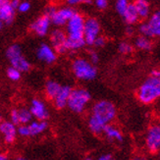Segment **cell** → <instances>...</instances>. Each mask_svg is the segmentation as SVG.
<instances>
[{
	"label": "cell",
	"mask_w": 160,
	"mask_h": 160,
	"mask_svg": "<svg viewBox=\"0 0 160 160\" xmlns=\"http://www.w3.org/2000/svg\"><path fill=\"white\" fill-rule=\"evenodd\" d=\"M116 112V107L111 101L100 100L95 103L88 119L89 130L95 135L103 133L104 127L115 119Z\"/></svg>",
	"instance_id": "obj_1"
},
{
	"label": "cell",
	"mask_w": 160,
	"mask_h": 160,
	"mask_svg": "<svg viewBox=\"0 0 160 160\" xmlns=\"http://www.w3.org/2000/svg\"><path fill=\"white\" fill-rule=\"evenodd\" d=\"M160 96V80L156 77H151L145 82L138 90V98L143 104H151L156 101Z\"/></svg>",
	"instance_id": "obj_2"
},
{
	"label": "cell",
	"mask_w": 160,
	"mask_h": 160,
	"mask_svg": "<svg viewBox=\"0 0 160 160\" xmlns=\"http://www.w3.org/2000/svg\"><path fill=\"white\" fill-rule=\"evenodd\" d=\"M90 93L85 88H72L67 106L75 113H82L90 101Z\"/></svg>",
	"instance_id": "obj_3"
},
{
	"label": "cell",
	"mask_w": 160,
	"mask_h": 160,
	"mask_svg": "<svg viewBox=\"0 0 160 160\" xmlns=\"http://www.w3.org/2000/svg\"><path fill=\"white\" fill-rule=\"evenodd\" d=\"M72 70L76 78L82 81H92L97 75V69L92 62L83 58H78L73 62Z\"/></svg>",
	"instance_id": "obj_4"
},
{
	"label": "cell",
	"mask_w": 160,
	"mask_h": 160,
	"mask_svg": "<svg viewBox=\"0 0 160 160\" xmlns=\"http://www.w3.org/2000/svg\"><path fill=\"white\" fill-rule=\"evenodd\" d=\"M7 58L9 59L12 67H15L21 72H28L31 69V64L22 54V50L19 45H11L6 52Z\"/></svg>",
	"instance_id": "obj_5"
},
{
	"label": "cell",
	"mask_w": 160,
	"mask_h": 160,
	"mask_svg": "<svg viewBox=\"0 0 160 160\" xmlns=\"http://www.w3.org/2000/svg\"><path fill=\"white\" fill-rule=\"evenodd\" d=\"M83 25H85V18L81 14L75 12L66 24L67 38H83Z\"/></svg>",
	"instance_id": "obj_6"
},
{
	"label": "cell",
	"mask_w": 160,
	"mask_h": 160,
	"mask_svg": "<svg viewBox=\"0 0 160 160\" xmlns=\"http://www.w3.org/2000/svg\"><path fill=\"white\" fill-rule=\"evenodd\" d=\"M100 32V24L95 18H88L85 20L83 25V39L86 44L93 45L95 38L99 36Z\"/></svg>",
	"instance_id": "obj_7"
},
{
	"label": "cell",
	"mask_w": 160,
	"mask_h": 160,
	"mask_svg": "<svg viewBox=\"0 0 160 160\" xmlns=\"http://www.w3.org/2000/svg\"><path fill=\"white\" fill-rule=\"evenodd\" d=\"M145 144L149 152L157 153L160 148V127L159 125L151 126L145 138Z\"/></svg>",
	"instance_id": "obj_8"
},
{
	"label": "cell",
	"mask_w": 160,
	"mask_h": 160,
	"mask_svg": "<svg viewBox=\"0 0 160 160\" xmlns=\"http://www.w3.org/2000/svg\"><path fill=\"white\" fill-rule=\"evenodd\" d=\"M51 20L47 15H43L42 17H39L31 25V30L38 34L39 37H44L47 34L48 30H49Z\"/></svg>",
	"instance_id": "obj_9"
},
{
	"label": "cell",
	"mask_w": 160,
	"mask_h": 160,
	"mask_svg": "<svg viewBox=\"0 0 160 160\" xmlns=\"http://www.w3.org/2000/svg\"><path fill=\"white\" fill-rule=\"evenodd\" d=\"M66 38H67V33L62 30H54L51 32L50 41H51L53 48H55V50H56V52L62 54L67 51L64 46Z\"/></svg>",
	"instance_id": "obj_10"
},
{
	"label": "cell",
	"mask_w": 160,
	"mask_h": 160,
	"mask_svg": "<svg viewBox=\"0 0 160 160\" xmlns=\"http://www.w3.org/2000/svg\"><path fill=\"white\" fill-rule=\"evenodd\" d=\"M75 12L76 11L72 8H62L55 11V13L51 16L50 20L54 25L62 27L67 24L69 19L74 15Z\"/></svg>",
	"instance_id": "obj_11"
},
{
	"label": "cell",
	"mask_w": 160,
	"mask_h": 160,
	"mask_svg": "<svg viewBox=\"0 0 160 160\" xmlns=\"http://www.w3.org/2000/svg\"><path fill=\"white\" fill-rule=\"evenodd\" d=\"M37 55H38V58L40 61H43L47 64H52L57 59L56 52L54 51V49L50 45L45 44V43L41 44L38 47Z\"/></svg>",
	"instance_id": "obj_12"
},
{
	"label": "cell",
	"mask_w": 160,
	"mask_h": 160,
	"mask_svg": "<svg viewBox=\"0 0 160 160\" xmlns=\"http://www.w3.org/2000/svg\"><path fill=\"white\" fill-rule=\"evenodd\" d=\"M30 111L32 115L38 120H46L49 117V112H48L45 104L40 99H32Z\"/></svg>",
	"instance_id": "obj_13"
},
{
	"label": "cell",
	"mask_w": 160,
	"mask_h": 160,
	"mask_svg": "<svg viewBox=\"0 0 160 160\" xmlns=\"http://www.w3.org/2000/svg\"><path fill=\"white\" fill-rule=\"evenodd\" d=\"M16 14V9L11 5L9 0H7L4 3L0 4V21L3 24L10 25L14 21Z\"/></svg>",
	"instance_id": "obj_14"
},
{
	"label": "cell",
	"mask_w": 160,
	"mask_h": 160,
	"mask_svg": "<svg viewBox=\"0 0 160 160\" xmlns=\"http://www.w3.org/2000/svg\"><path fill=\"white\" fill-rule=\"evenodd\" d=\"M72 88L70 86H61L58 93L52 99L54 101V105L58 109H63L67 106V102L69 99V95L71 93Z\"/></svg>",
	"instance_id": "obj_15"
},
{
	"label": "cell",
	"mask_w": 160,
	"mask_h": 160,
	"mask_svg": "<svg viewBox=\"0 0 160 160\" xmlns=\"http://www.w3.org/2000/svg\"><path fill=\"white\" fill-rule=\"evenodd\" d=\"M0 133L4 137V141L7 143H12L16 140L17 130L12 122H0Z\"/></svg>",
	"instance_id": "obj_16"
},
{
	"label": "cell",
	"mask_w": 160,
	"mask_h": 160,
	"mask_svg": "<svg viewBox=\"0 0 160 160\" xmlns=\"http://www.w3.org/2000/svg\"><path fill=\"white\" fill-rule=\"evenodd\" d=\"M148 28L150 30L152 38H156L160 36V13L159 11L155 12L153 15L150 17L148 22Z\"/></svg>",
	"instance_id": "obj_17"
},
{
	"label": "cell",
	"mask_w": 160,
	"mask_h": 160,
	"mask_svg": "<svg viewBox=\"0 0 160 160\" xmlns=\"http://www.w3.org/2000/svg\"><path fill=\"white\" fill-rule=\"evenodd\" d=\"M28 128H29L30 132V137L33 136H38L46 130L47 128V123L45 120H39V121H33L30 122V124L28 125Z\"/></svg>",
	"instance_id": "obj_18"
},
{
	"label": "cell",
	"mask_w": 160,
	"mask_h": 160,
	"mask_svg": "<svg viewBox=\"0 0 160 160\" xmlns=\"http://www.w3.org/2000/svg\"><path fill=\"white\" fill-rule=\"evenodd\" d=\"M103 133L105 134V136L111 141H118V142H123V135L121 132L118 130L117 128H115L112 125H106L104 127Z\"/></svg>",
	"instance_id": "obj_19"
},
{
	"label": "cell",
	"mask_w": 160,
	"mask_h": 160,
	"mask_svg": "<svg viewBox=\"0 0 160 160\" xmlns=\"http://www.w3.org/2000/svg\"><path fill=\"white\" fill-rule=\"evenodd\" d=\"M141 19H145L149 15V3L147 0H136L133 3Z\"/></svg>",
	"instance_id": "obj_20"
},
{
	"label": "cell",
	"mask_w": 160,
	"mask_h": 160,
	"mask_svg": "<svg viewBox=\"0 0 160 160\" xmlns=\"http://www.w3.org/2000/svg\"><path fill=\"white\" fill-rule=\"evenodd\" d=\"M123 17L125 19V21L129 24V25H133V24H136L140 17H138V14L135 8L134 4H129L126 11L123 14Z\"/></svg>",
	"instance_id": "obj_21"
},
{
	"label": "cell",
	"mask_w": 160,
	"mask_h": 160,
	"mask_svg": "<svg viewBox=\"0 0 160 160\" xmlns=\"http://www.w3.org/2000/svg\"><path fill=\"white\" fill-rule=\"evenodd\" d=\"M86 45V41L83 38H67L64 46L66 50H78Z\"/></svg>",
	"instance_id": "obj_22"
},
{
	"label": "cell",
	"mask_w": 160,
	"mask_h": 160,
	"mask_svg": "<svg viewBox=\"0 0 160 160\" xmlns=\"http://www.w3.org/2000/svg\"><path fill=\"white\" fill-rule=\"evenodd\" d=\"M61 88V85L59 82L55 81H48L45 85V94L49 99H53L56 95Z\"/></svg>",
	"instance_id": "obj_23"
},
{
	"label": "cell",
	"mask_w": 160,
	"mask_h": 160,
	"mask_svg": "<svg viewBox=\"0 0 160 160\" xmlns=\"http://www.w3.org/2000/svg\"><path fill=\"white\" fill-rule=\"evenodd\" d=\"M136 46L138 49H142V50H150L152 47V42L150 41L149 38L142 36L137 38Z\"/></svg>",
	"instance_id": "obj_24"
},
{
	"label": "cell",
	"mask_w": 160,
	"mask_h": 160,
	"mask_svg": "<svg viewBox=\"0 0 160 160\" xmlns=\"http://www.w3.org/2000/svg\"><path fill=\"white\" fill-rule=\"evenodd\" d=\"M18 110V116H19V122L20 124H29L32 121V115L31 113L30 109L27 108H21Z\"/></svg>",
	"instance_id": "obj_25"
},
{
	"label": "cell",
	"mask_w": 160,
	"mask_h": 160,
	"mask_svg": "<svg viewBox=\"0 0 160 160\" xmlns=\"http://www.w3.org/2000/svg\"><path fill=\"white\" fill-rule=\"evenodd\" d=\"M7 76L12 81H18L21 78V71H19L15 67H10L7 70Z\"/></svg>",
	"instance_id": "obj_26"
},
{
	"label": "cell",
	"mask_w": 160,
	"mask_h": 160,
	"mask_svg": "<svg viewBox=\"0 0 160 160\" xmlns=\"http://www.w3.org/2000/svg\"><path fill=\"white\" fill-rule=\"evenodd\" d=\"M129 5L128 0H117L116 1V10L117 12L120 14L121 16H123V14L126 11L127 7Z\"/></svg>",
	"instance_id": "obj_27"
},
{
	"label": "cell",
	"mask_w": 160,
	"mask_h": 160,
	"mask_svg": "<svg viewBox=\"0 0 160 160\" xmlns=\"http://www.w3.org/2000/svg\"><path fill=\"white\" fill-rule=\"evenodd\" d=\"M118 48H119V51L122 54H130L133 51V46L128 42H121Z\"/></svg>",
	"instance_id": "obj_28"
},
{
	"label": "cell",
	"mask_w": 160,
	"mask_h": 160,
	"mask_svg": "<svg viewBox=\"0 0 160 160\" xmlns=\"http://www.w3.org/2000/svg\"><path fill=\"white\" fill-rule=\"evenodd\" d=\"M140 32L142 33V36H143V37L152 38L151 32H150V30H149V28H148V23H143V24L141 25V27H140Z\"/></svg>",
	"instance_id": "obj_29"
},
{
	"label": "cell",
	"mask_w": 160,
	"mask_h": 160,
	"mask_svg": "<svg viewBox=\"0 0 160 160\" xmlns=\"http://www.w3.org/2000/svg\"><path fill=\"white\" fill-rule=\"evenodd\" d=\"M21 13H26L31 9V4L30 2L28 1H23V2H20L18 8H17Z\"/></svg>",
	"instance_id": "obj_30"
},
{
	"label": "cell",
	"mask_w": 160,
	"mask_h": 160,
	"mask_svg": "<svg viewBox=\"0 0 160 160\" xmlns=\"http://www.w3.org/2000/svg\"><path fill=\"white\" fill-rule=\"evenodd\" d=\"M10 118H11V122L15 125H20L19 122V116H18V110L17 109H13L11 111V114H10Z\"/></svg>",
	"instance_id": "obj_31"
},
{
	"label": "cell",
	"mask_w": 160,
	"mask_h": 160,
	"mask_svg": "<svg viewBox=\"0 0 160 160\" xmlns=\"http://www.w3.org/2000/svg\"><path fill=\"white\" fill-rule=\"evenodd\" d=\"M106 43V38H104V37H101V36H98L95 40H94V42H93V45L97 46V47H102L104 46Z\"/></svg>",
	"instance_id": "obj_32"
},
{
	"label": "cell",
	"mask_w": 160,
	"mask_h": 160,
	"mask_svg": "<svg viewBox=\"0 0 160 160\" xmlns=\"http://www.w3.org/2000/svg\"><path fill=\"white\" fill-rule=\"evenodd\" d=\"M94 2L99 9H105L108 5V0H94Z\"/></svg>",
	"instance_id": "obj_33"
},
{
	"label": "cell",
	"mask_w": 160,
	"mask_h": 160,
	"mask_svg": "<svg viewBox=\"0 0 160 160\" xmlns=\"http://www.w3.org/2000/svg\"><path fill=\"white\" fill-rule=\"evenodd\" d=\"M89 58H90V61H92V63L93 64H96L97 62H98V55L93 50L89 51Z\"/></svg>",
	"instance_id": "obj_34"
},
{
	"label": "cell",
	"mask_w": 160,
	"mask_h": 160,
	"mask_svg": "<svg viewBox=\"0 0 160 160\" xmlns=\"http://www.w3.org/2000/svg\"><path fill=\"white\" fill-rule=\"evenodd\" d=\"M55 11H56V8H55V7L49 6V7H47L46 10H45V15H47L49 18H51V16L55 13Z\"/></svg>",
	"instance_id": "obj_35"
},
{
	"label": "cell",
	"mask_w": 160,
	"mask_h": 160,
	"mask_svg": "<svg viewBox=\"0 0 160 160\" xmlns=\"http://www.w3.org/2000/svg\"><path fill=\"white\" fill-rule=\"evenodd\" d=\"M67 2L70 5H79L83 2H87V0H67Z\"/></svg>",
	"instance_id": "obj_36"
},
{
	"label": "cell",
	"mask_w": 160,
	"mask_h": 160,
	"mask_svg": "<svg viewBox=\"0 0 160 160\" xmlns=\"http://www.w3.org/2000/svg\"><path fill=\"white\" fill-rule=\"evenodd\" d=\"M98 159L99 160H111V159H112V155L109 154V153H107V154H102V155L99 156Z\"/></svg>",
	"instance_id": "obj_37"
},
{
	"label": "cell",
	"mask_w": 160,
	"mask_h": 160,
	"mask_svg": "<svg viewBox=\"0 0 160 160\" xmlns=\"http://www.w3.org/2000/svg\"><path fill=\"white\" fill-rule=\"evenodd\" d=\"M9 1H10L11 5L14 7V8H15V9L18 8V6L20 4V0H9Z\"/></svg>",
	"instance_id": "obj_38"
},
{
	"label": "cell",
	"mask_w": 160,
	"mask_h": 160,
	"mask_svg": "<svg viewBox=\"0 0 160 160\" xmlns=\"http://www.w3.org/2000/svg\"><path fill=\"white\" fill-rule=\"evenodd\" d=\"M150 76H151V77H156V78H159V77H160V72H159V70H153V71L151 72Z\"/></svg>",
	"instance_id": "obj_39"
},
{
	"label": "cell",
	"mask_w": 160,
	"mask_h": 160,
	"mask_svg": "<svg viewBox=\"0 0 160 160\" xmlns=\"http://www.w3.org/2000/svg\"><path fill=\"white\" fill-rule=\"evenodd\" d=\"M127 32H128V34H132V32H133V28H132L131 26H129V27H127Z\"/></svg>",
	"instance_id": "obj_40"
},
{
	"label": "cell",
	"mask_w": 160,
	"mask_h": 160,
	"mask_svg": "<svg viewBox=\"0 0 160 160\" xmlns=\"http://www.w3.org/2000/svg\"><path fill=\"white\" fill-rule=\"evenodd\" d=\"M7 159V156L4 155V154H0V160H6Z\"/></svg>",
	"instance_id": "obj_41"
},
{
	"label": "cell",
	"mask_w": 160,
	"mask_h": 160,
	"mask_svg": "<svg viewBox=\"0 0 160 160\" xmlns=\"http://www.w3.org/2000/svg\"><path fill=\"white\" fill-rule=\"evenodd\" d=\"M2 28H3V23L1 22V21H0V30H1Z\"/></svg>",
	"instance_id": "obj_42"
},
{
	"label": "cell",
	"mask_w": 160,
	"mask_h": 160,
	"mask_svg": "<svg viewBox=\"0 0 160 160\" xmlns=\"http://www.w3.org/2000/svg\"><path fill=\"white\" fill-rule=\"evenodd\" d=\"M5 1H7V0H0V4H2V3H4Z\"/></svg>",
	"instance_id": "obj_43"
},
{
	"label": "cell",
	"mask_w": 160,
	"mask_h": 160,
	"mask_svg": "<svg viewBox=\"0 0 160 160\" xmlns=\"http://www.w3.org/2000/svg\"><path fill=\"white\" fill-rule=\"evenodd\" d=\"M0 122H1V117H0Z\"/></svg>",
	"instance_id": "obj_44"
}]
</instances>
